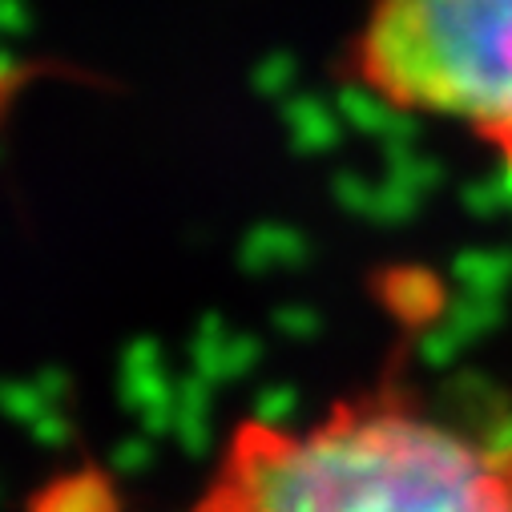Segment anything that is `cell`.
Wrapping results in <instances>:
<instances>
[{
  "instance_id": "1",
  "label": "cell",
  "mask_w": 512,
  "mask_h": 512,
  "mask_svg": "<svg viewBox=\"0 0 512 512\" xmlns=\"http://www.w3.org/2000/svg\"><path fill=\"white\" fill-rule=\"evenodd\" d=\"M190 512H512V436H464L379 383L303 424H234Z\"/></svg>"
},
{
  "instance_id": "2",
  "label": "cell",
  "mask_w": 512,
  "mask_h": 512,
  "mask_svg": "<svg viewBox=\"0 0 512 512\" xmlns=\"http://www.w3.org/2000/svg\"><path fill=\"white\" fill-rule=\"evenodd\" d=\"M351 77L400 113L460 125L512 170V0H375Z\"/></svg>"
}]
</instances>
